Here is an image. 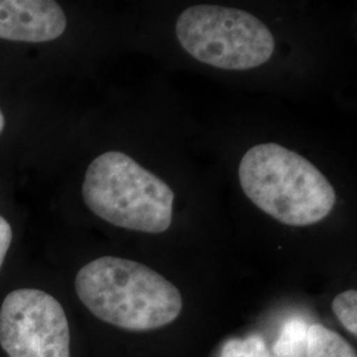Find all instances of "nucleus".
<instances>
[{
    "label": "nucleus",
    "instance_id": "obj_9",
    "mask_svg": "<svg viewBox=\"0 0 357 357\" xmlns=\"http://www.w3.org/2000/svg\"><path fill=\"white\" fill-rule=\"evenodd\" d=\"M332 310L336 318L344 326L347 331L357 335V291L347 290L335 296L332 301Z\"/></svg>",
    "mask_w": 357,
    "mask_h": 357
},
{
    "label": "nucleus",
    "instance_id": "obj_4",
    "mask_svg": "<svg viewBox=\"0 0 357 357\" xmlns=\"http://www.w3.org/2000/svg\"><path fill=\"white\" fill-rule=\"evenodd\" d=\"M176 38L195 60L225 70H248L268 63L275 40L255 15L200 4L178 16Z\"/></svg>",
    "mask_w": 357,
    "mask_h": 357
},
{
    "label": "nucleus",
    "instance_id": "obj_11",
    "mask_svg": "<svg viewBox=\"0 0 357 357\" xmlns=\"http://www.w3.org/2000/svg\"><path fill=\"white\" fill-rule=\"evenodd\" d=\"M13 243V228L10 222L0 216V268L4 262V258L8 253V249Z\"/></svg>",
    "mask_w": 357,
    "mask_h": 357
},
{
    "label": "nucleus",
    "instance_id": "obj_8",
    "mask_svg": "<svg viewBox=\"0 0 357 357\" xmlns=\"http://www.w3.org/2000/svg\"><path fill=\"white\" fill-rule=\"evenodd\" d=\"M305 324L301 321L287 323L274 351L278 357H303L306 355Z\"/></svg>",
    "mask_w": 357,
    "mask_h": 357
},
{
    "label": "nucleus",
    "instance_id": "obj_10",
    "mask_svg": "<svg viewBox=\"0 0 357 357\" xmlns=\"http://www.w3.org/2000/svg\"><path fill=\"white\" fill-rule=\"evenodd\" d=\"M222 357H268V352L261 337L252 336L246 340L233 339L228 342L224 347Z\"/></svg>",
    "mask_w": 357,
    "mask_h": 357
},
{
    "label": "nucleus",
    "instance_id": "obj_6",
    "mask_svg": "<svg viewBox=\"0 0 357 357\" xmlns=\"http://www.w3.org/2000/svg\"><path fill=\"white\" fill-rule=\"evenodd\" d=\"M66 29V16L52 0H0V38L47 43Z\"/></svg>",
    "mask_w": 357,
    "mask_h": 357
},
{
    "label": "nucleus",
    "instance_id": "obj_2",
    "mask_svg": "<svg viewBox=\"0 0 357 357\" xmlns=\"http://www.w3.org/2000/svg\"><path fill=\"white\" fill-rule=\"evenodd\" d=\"M243 193L284 225L307 227L328 216L336 193L306 158L277 143H262L243 155L238 168Z\"/></svg>",
    "mask_w": 357,
    "mask_h": 357
},
{
    "label": "nucleus",
    "instance_id": "obj_3",
    "mask_svg": "<svg viewBox=\"0 0 357 357\" xmlns=\"http://www.w3.org/2000/svg\"><path fill=\"white\" fill-rule=\"evenodd\" d=\"M82 197L96 216L118 228L159 234L172 222L174 191L119 151L102 153L90 163Z\"/></svg>",
    "mask_w": 357,
    "mask_h": 357
},
{
    "label": "nucleus",
    "instance_id": "obj_12",
    "mask_svg": "<svg viewBox=\"0 0 357 357\" xmlns=\"http://www.w3.org/2000/svg\"><path fill=\"white\" fill-rule=\"evenodd\" d=\"M4 125H6V119H4V115H3V112L0 109V134L4 130Z\"/></svg>",
    "mask_w": 357,
    "mask_h": 357
},
{
    "label": "nucleus",
    "instance_id": "obj_1",
    "mask_svg": "<svg viewBox=\"0 0 357 357\" xmlns=\"http://www.w3.org/2000/svg\"><path fill=\"white\" fill-rule=\"evenodd\" d=\"M76 293L90 312L128 331H151L178 319L183 298L175 284L137 261L101 257L77 273Z\"/></svg>",
    "mask_w": 357,
    "mask_h": 357
},
{
    "label": "nucleus",
    "instance_id": "obj_5",
    "mask_svg": "<svg viewBox=\"0 0 357 357\" xmlns=\"http://www.w3.org/2000/svg\"><path fill=\"white\" fill-rule=\"evenodd\" d=\"M0 345L8 357H70L61 303L38 289H17L0 307Z\"/></svg>",
    "mask_w": 357,
    "mask_h": 357
},
{
    "label": "nucleus",
    "instance_id": "obj_7",
    "mask_svg": "<svg viewBox=\"0 0 357 357\" xmlns=\"http://www.w3.org/2000/svg\"><path fill=\"white\" fill-rule=\"evenodd\" d=\"M306 357H357L356 351L337 332L321 324L307 328Z\"/></svg>",
    "mask_w": 357,
    "mask_h": 357
}]
</instances>
